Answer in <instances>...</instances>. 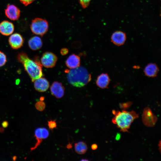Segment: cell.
Returning a JSON list of instances; mask_svg holds the SVG:
<instances>
[{
	"mask_svg": "<svg viewBox=\"0 0 161 161\" xmlns=\"http://www.w3.org/2000/svg\"><path fill=\"white\" fill-rule=\"evenodd\" d=\"M17 58L18 61L23 66L32 82H33L43 75L42 65L37 57L32 60L26 53L22 52L18 54Z\"/></svg>",
	"mask_w": 161,
	"mask_h": 161,
	"instance_id": "cell-1",
	"label": "cell"
},
{
	"mask_svg": "<svg viewBox=\"0 0 161 161\" xmlns=\"http://www.w3.org/2000/svg\"><path fill=\"white\" fill-rule=\"evenodd\" d=\"M112 112L114 115L112 120V123L123 132H129L131 123L139 117L138 114L134 111L127 112L123 110L121 112L114 110Z\"/></svg>",
	"mask_w": 161,
	"mask_h": 161,
	"instance_id": "cell-2",
	"label": "cell"
},
{
	"mask_svg": "<svg viewBox=\"0 0 161 161\" xmlns=\"http://www.w3.org/2000/svg\"><path fill=\"white\" fill-rule=\"evenodd\" d=\"M67 78L69 83L76 87H83L91 80V75L87 70L82 66L71 69L67 72Z\"/></svg>",
	"mask_w": 161,
	"mask_h": 161,
	"instance_id": "cell-3",
	"label": "cell"
},
{
	"mask_svg": "<svg viewBox=\"0 0 161 161\" xmlns=\"http://www.w3.org/2000/svg\"><path fill=\"white\" fill-rule=\"evenodd\" d=\"M49 24L47 21L44 19L36 18L32 20L30 29L34 34L42 36L47 32Z\"/></svg>",
	"mask_w": 161,
	"mask_h": 161,
	"instance_id": "cell-4",
	"label": "cell"
},
{
	"mask_svg": "<svg viewBox=\"0 0 161 161\" xmlns=\"http://www.w3.org/2000/svg\"><path fill=\"white\" fill-rule=\"evenodd\" d=\"M57 59V56L55 54L47 52L42 55L41 58V62L45 67L51 68L55 66Z\"/></svg>",
	"mask_w": 161,
	"mask_h": 161,
	"instance_id": "cell-5",
	"label": "cell"
},
{
	"mask_svg": "<svg viewBox=\"0 0 161 161\" xmlns=\"http://www.w3.org/2000/svg\"><path fill=\"white\" fill-rule=\"evenodd\" d=\"M142 119L143 122L145 126L151 127L155 124L157 117L154 114L151 109L148 107H147L143 110Z\"/></svg>",
	"mask_w": 161,
	"mask_h": 161,
	"instance_id": "cell-6",
	"label": "cell"
},
{
	"mask_svg": "<svg viewBox=\"0 0 161 161\" xmlns=\"http://www.w3.org/2000/svg\"><path fill=\"white\" fill-rule=\"evenodd\" d=\"M6 16L12 20H18L20 16V11L18 8L13 4H8L5 10Z\"/></svg>",
	"mask_w": 161,
	"mask_h": 161,
	"instance_id": "cell-7",
	"label": "cell"
},
{
	"mask_svg": "<svg viewBox=\"0 0 161 161\" xmlns=\"http://www.w3.org/2000/svg\"><path fill=\"white\" fill-rule=\"evenodd\" d=\"M8 41L11 47L14 49L21 48L23 46L24 42L22 36L18 33H15L11 35Z\"/></svg>",
	"mask_w": 161,
	"mask_h": 161,
	"instance_id": "cell-8",
	"label": "cell"
},
{
	"mask_svg": "<svg viewBox=\"0 0 161 161\" xmlns=\"http://www.w3.org/2000/svg\"><path fill=\"white\" fill-rule=\"evenodd\" d=\"M50 89L52 95L57 98H61L64 95L65 89L61 83L53 82L50 86Z\"/></svg>",
	"mask_w": 161,
	"mask_h": 161,
	"instance_id": "cell-9",
	"label": "cell"
},
{
	"mask_svg": "<svg viewBox=\"0 0 161 161\" xmlns=\"http://www.w3.org/2000/svg\"><path fill=\"white\" fill-rule=\"evenodd\" d=\"M34 82V88L36 90L39 92H45L49 87V82L44 78L41 77L36 79Z\"/></svg>",
	"mask_w": 161,
	"mask_h": 161,
	"instance_id": "cell-10",
	"label": "cell"
},
{
	"mask_svg": "<svg viewBox=\"0 0 161 161\" xmlns=\"http://www.w3.org/2000/svg\"><path fill=\"white\" fill-rule=\"evenodd\" d=\"M126 39L125 33L121 31H117L113 33L111 37V41L115 45L120 46L123 45Z\"/></svg>",
	"mask_w": 161,
	"mask_h": 161,
	"instance_id": "cell-11",
	"label": "cell"
},
{
	"mask_svg": "<svg viewBox=\"0 0 161 161\" xmlns=\"http://www.w3.org/2000/svg\"><path fill=\"white\" fill-rule=\"evenodd\" d=\"M13 24L7 21H4L0 23V33L2 35L8 36L11 34L14 31Z\"/></svg>",
	"mask_w": 161,
	"mask_h": 161,
	"instance_id": "cell-12",
	"label": "cell"
},
{
	"mask_svg": "<svg viewBox=\"0 0 161 161\" xmlns=\"http://www.w3.org/2000/svg\"><path fill=\"white\" fill-rule=\"evenodd\" d=\"M80 64V57L75 54H72L68 58L66 61V66L70 69H74L79 66Z\"/></svg>",
	"mask_w": 161,
	"mask_h": 161,
	"instance_id": "cell-13",
	"label": "cell"
},
{
	"mask_svg": "<svg viewBox=\"0 0 161 161\" xmlns=\"http://www.w3.org/2000/svg\"><path fill=\"white\" fill-rule=\"evenodd\" d=\"M159 69L157 66L154 63L148 64L144 70V74L146 76L149 77H156L158 72Z\"/></svg>",
	"mask_w": 161,
	"mask_h": 161,
	"instance_id": "cell-14",
	"label": "cell"
},
{
	"mask_svg": "<svg viewBox=\"0 0 161 161\" xmlns=\"http://www.w3.org/2000/svg\"><path fill=\"white\" fill-rule=\"evenodd\" d=\"M110 79L108 75L103 73L98 76L96 81L97 86L102 89L108 87Z\"/></svg>",
	"mask_w": 161,
	"mask_h": 161,
	"instance_id": "cell-15",
	"label": "cell"
},
{
	"mask_svg": "<svg viewBox=\"0 0 161 161\" xmlns=\"http://www.w3.org/2000/svg\"><path fill=\"white\" fill-rule=\"evenodd\" d=\"M28 44L30 49L35 50L41 48L43 43L40 37L35 36L31 37L29 40Z\"/></svg>",
	"mask_w": 161,
	"mask_h": 161,
	"instance_id": "cell-16",
	"label": "cell"
},
{
	"mask_svg": "<svg viewBox=\"0 0 161 161\" xmlns=\"http://www.w3.org/2000/svg\"><path fill=\"white\" fill-rule=\"evenodd\" d=\"M74 147L75 151L79 154H84L87 150L86 144L83 141H80L75 143Z\"/></svg>",
	"mask_w": 161,
	"mask_h": 161,
	"instance_id": "cell-17",
	"label": "cell"
},
{
	"mask_svg": "<svg viewBox=\"0 0 161 161\" xmlns=\"http://www.w3.org/2000/svg\"><path fill=\"white\" fill-rule=\"evenodd\" d=\"M35 136L37 140L35 146L31 148V151L36 148L41 144L43 139L41 134V128H39L37 129L35 132Z\"/></svg>",
	"mask_w": 161,
	"mask_h": 161,
	"instance_id": "cell-18",
	"label": "cell"
},
{
	"mask_svg": "<svg viewBox=\"0 0 161 161\" xmlns=\"http://www.w3.org/2000/svg\"><path fill=\"white\" fill-rule=\"evenodd\" d=\"M35 107L38 110L40 111H43L45 107V103L42 101L37 102L35 104Z\"/></svg>",
	"mask_w": 161,
	"mask_h": 161,
	"instance_id": "cell-19",
	"label": "cell"
},
{
	"mask_svg": "<svg viewBox=\"0 0 161 161\" xmlns=\"http://www.w3.org/2000/svg\"><path fill=\"white\" fill-rule=\"evenodd\" d=\"M7 61L6 55L0 51V67L5 65Z\"/></svg>",
	"mask_w": 161,
	"mask_h": 161,
	"instance_id": "cell-20",
	"label": "cell"
},
{
	"mask_svg": "<svg viewBox=\"0 0 161 161\" xmlns=\"http://www.w3.org/2000/svg\"><path fill=\"white\" fill-rule=\"evenodd\" d=\"M47 125L49 129L52 131L57 128V125L56 120H51L48 121Z\"/></svg>",
	"mask_w": 161,
	"mask_h": 161,
	"instance_id": "cell-21",
	"label": "cell"
},
{
	"mask_svg": "<svg viewBox=\"0 0 161 161\" xmlns=\"http://www.w3.org/2000/svg\"><path fill=\"white\" fill-rule=\"evenodd\" d=\"M132 103V102L128 101L120 103L119 104V106L121 109H123V110H124L129 108L131 106Z\"/></svg>",
	"mask_w": 161,
	"mask_h": 161,
	"instance_id": "cell-22",
	"label": "cell"
},
{
	"mask_svg": "<svg viewBox=\"0 0 161 161\" xmlns=\"http://www.w3.org/2000/svg\"><path fill=\"white\" fill-rule=\"evenodd\" d=\"M91 0H79V3L83 8H86L89 5Z\"/></svg>",
	"mask_w": 161,
	"mask_h": 161,
	"instance_id": "cell-23",
	"label": "cell"
},
{
	"mask_svg": "<svg viewBox=\"0 0 161 161\" xmlns=\"http://www.w3.org/2000/svg\"><path fill=\"white\" fill-rule=\"evenodd\" d=\"M41 134L43 139L47 138L49 136V132L48 130L45 128H41Z\"/></svg>",
	"mask_w": 161,
	"mask_h": 161,
	"instance_id": "cell-24",
	"label": "cell"
},
{
	"mask_svg": "<svg viewBox=\"0 0 161 161\" xmlns=\"http://www.w3.org/2000/svg\"><path fill=\"white\" fill-rule=\"evenodd\" d=\"M35 0H19L25 6L30 4Z\"/></svg>",
	"mask_w": 161,
	"mask_h": 161,
	"instance_id": "cell-25",
	"label": "cell"
},
{
	"mask_svg": "<svg viewBox=\"0 0 161 161\" xmlns=\"http://www.w3.org/2000/svg\"><path fill=\"white\" fill-rule=\"evenodd\" d=\"M68 52V50L66 48H63L61 50V53L62 55H65L67 54Z\"/></svg>",
	"mask_w": 161,
	"mask_h": 161,
	"instance_id": "cell-26",
	"label": "cell"
},
{
	"mask_svg": "<svg viewBox=\"0 0 161 161\" xmlns=\"http://www.w3.org/2000/svg\"><path fill=\"white\" fill-rule=\"evenodd\" d=\"M91 148L93 150H95L97 149V146L96 144H92L91 146Z\"/></svg>",
	"mask_w": 161,
	"mask_h": 161,
	"instance_id": "cell-27",
	"label": "cell"
},
{
	"mask_svg": "<svg viewBox=\"0 0 161 161\" xmlns=\"http://www.w3.org/2000/svg\"><path fill=\"white\" fill-rule=\"evenodd\" d=\"M2 125L4 128H6L8 124L7 121H4L2 123Z\"/></svg>",
	"mask_w": 161,
	"mask_h": 161,
	"instance_id": "cell-28",
	"label": "cell"
},
{
	"mask_svg": "<svg viewBox=\"0 0 161 161\" xmlns=\"http://www.w3.org/2000/svg\"><path fill=\"white\" fill-rule=\"evenodd\" d=\"M66 147L67 149H71L72 147V144L69 143L67 145Z\"/></svg>",
	"mask_w": 161,
	"mask_h": 161,
	"instance_id": "cell-29",
	"label": "cell"
},
{
	"mask_svg": "<svg viewBox=\"0 0 161 161\" xmlns=\"http://www.w3.org/2000/svg\"><path fill=\"white\" fill-rule=\"evenodd\" d=\"M120 138V134H118L117 135V136H116V140H118Z\"/></svg>",
	"mask_w": 161,
	"mask_h": 161,
	"instance_id": "cell-30",
	"label": "cell"
},
{
	"mask_svg": "<svg viewBox=\"0 0 161 161\" xmlns=\"http://www.w3.org/2000/svg\"><path fill=\"white\" fill-rule=\"evenodd\" d=\"M44 100V97H41L40 98V100L41 101H43Z\"/></svg>",
	"mask_w": 161,
	"mask_h": 161,
	"instance_id": "cell-31",
	"label": "cell"
}]
</instances>
